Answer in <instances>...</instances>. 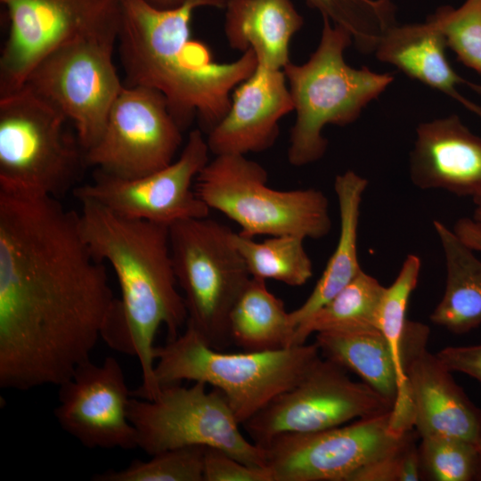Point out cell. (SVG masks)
Here are the masks:
<instances>
[{
  "label": "cell",
  "instance_id": "obj_1",
  "mask_svg": "<svg viewBox=\"0 0 481 481\" xmlns=\"http://www.w3.org/2000/svg\"><path fill=\"white\" fill-rule=\"evenodd\" d=\"M116 298L79 214L0 189V387L60 386L90 355Z\"/></svg>",
  "mask_w": 481,
  "mask_h": 481
},
{
  "label": "cell",
  "instance_id": "obj_2",
  "mask_svg": "<svg viewBox=\"0 0 481 481\" xmlns=\"http://www.w3.org/2000/svg\"><path fill=\"white\" fill-rule=\"evenodd\" d=\"M79 202L81 234L95 258L111 265L120 287L102 338L137 358L143 382L132 396L152 400L160 390L154 378L157 331L164 326L167 341L175 339L188 318L176 288L169 226L122 216L93 200Z\"/></svg>",
  "mask_w": 481,
  "mask_h": 481
},
{
  "label": "cell",
  "instance_id": "obj_3",
  "mask_svg": "<svg viewBox=\"0 0 481 481\" xmlns=\"http://www.w3.org/2000/svg\"><path fill=\"white\" fill-rule=\"evenodd\" d=\"M226 0H188L159 9L145 0H121L118 39L126 86L160 92L183 131L197 117L208 134L226 115L232 92L257 66L252 50L231 62H217L203 42L192 37L195 10L224 9Z\"/></svg>",
  "mask_w": 481,
  "mask_h": 481
},
{
  "label": "cell",
  "instance_id": "obj_4",
  "mask_svg": "<svg viewBox=\"0 0 481 481\" xmlns=\"http://www.w3.org/2000/svg\"><path fill=\"white\" fill-rule=\"evenodd\" d=\"M352 44V36L345 29L322 17L316 50L305 63L289 61L283 69L296 112L287 152L294 167L321 159L328 148L324 126L355 122L394 81L391 73L348 65L344 52Z\"/></svg>",
  "mask_w": 481,
  "mask_h": 481
},
{
  "label": "cell",
  "instance_id": "obj_5",
  "mask_svg": "<svg viewBox=\"0 0 481 481\" xmlns=\"http://www.w3.org/2000/svg\"><path fill=\"white\" fill-rule=\"evenodd\" d=\"M322 355L314 343L281 350L224 353L186 325L183 333L154 349L159 385L201 381L219 389L242 425L271 400L298 384Z\"/></svg>",
  "mask_w": 481,
  "mask_h": 481
},
{
  "label": "cell",
  "instance_id": "obj_6",
  "mask_svg": "<svg viewBox=\"0 0 481 481\" xmlns=\"http://www.w3.org/2000/svg\"><path fill=\"white\" fill-rule=\"evenodd\" d=\"M67 118L28 86L0 95V189L58 198L87 165Z\"/></svg>",
  "mask_w": 481,
  "mask_h": 481
},
{
  "label": "cell",
  "instance_id": "obj_7",
  "mask_svg": "<svg viewBox=\"0 0 481 481\" xmlns=\"http://www.w3.org/2000/svg\"><path fill=\"white\" fill-rule=\"evenodd\" d=\"M268 173L241 154L208 161L194 190L208 207L240 226L244 236L293 234L321 239L331 229L329 200L314 188L281 191L267 185Z\"/></svg>",
  "mask_w": 481,
  "mask_h": 481
},
{
  "label": "cell",
  "instance_id": "obj_8",
  "mask_svg": "<svg viewBox=\"0 0 481 481\" xmlns=\"http://www.w3.org/2000/svg\"><path fill=\"white\" fill-rule=\"evenodd\" d=\"M231 231L208 216L169 226L174 272L187 310L186 325L217 350L232 344L230 313L251 278L230 240Z\"/></svg>",
  "mask_w": 481,
  "mask_h": 481
},
{
  "label": "cell",
  "instance_id": "obj_9",
  "mask_svg": "<svg viewBox=\"0 0 481 481\" xmlns=\"http://www.w3.org/2000/svg\"><path fill=\"white\" fill-rule=\"evenodd\" d=\"M128 418L137 432L138 448L149 455L201 445L265 469L264 449L243 436L224 395L215 387L208 391L204 382L162 386L152 400L133 396Z\"/></svg>",
  "mask_w": 481,
  "mask_h": 481
},
{
  "label": "cell",
  "instance_id": "obj_10",
  "mask_svg": "<svg viewBox=\"0 0 481 481\" xmlns=\"http://www.w3.org/2000/svg\"><path fill=\"white\" fill-rule=\"evenodd\" d=\"M118 31L68 42L39 61L23 86L63 114L88 151L124 87L113 60Z\"/></svg>",
  "mask_w": 481,
  "mask_h": 481
},
{
  "label": "cell",
  "instance_id": "obj_11",
  "mask_svg": "<svg viewBox=\"0 0 481 481\" xmlns=\"http://www.w3.org/2000/svg\"><path fill=\"white\" fill-rule=\"evenodd\" d=\"M390 412L308 433H284L264 447L273 481H352L365 466L395 452L412 430L399 435Z\"/></svg>",
  "mask_w": 481,
  "mask_h": 481
},
{
  "label": "cell",
  "instance_id": "obj_12",
  "mask_svg": "<svg viewBox=\"0 0 481 481\" xmlns=\"http://www.w3.org/2000/svg\"><path fill=\"white\" fill-rule=\"evenodd\" d=\"M392 404L364 382L351 379L321 357L294 387L281 393L241 426L264 447L284 433L321 431L391 412Z\"/></svg>",
  "mask_w": 481,
  "mask_h": 481
},
{
  "label": "cell",
  "instance_id": "obj_13",
  "mask_svg": "<svg viewBox=\"0 0 481 481\" xmlns=\"http://www.w3.org/2000/svg\"><path fill=\"white\" fill-rule=\"evenodd\" d=\"M9 31L0 57V95L20 88L45 55L74 39L118 31L121 0H0Z\"/></svg>",
  "mask_w": 481,
  "mask_h": 481
},
{
  "label": "cell",
  "instance_id": "obj_14",
  "mask_svg": "<svg viewBox=\"0 0 481 481\" xmlns=\"http://www.w3.org/2000/svg\"><path fill=\"white\" fill-rule=\"evenodd\" d=\"M182 133L160 92L124 84L86 162L115 177L143 176L174 161Z\"/></svg>",
  "mask_w": 481,
  "mask_h": 481
},
{
  "label": "cell",
  "instance_id": "obj_15",
  "mask_svg": "<svg viewBox=\"0 0 481 481\" xmlns=\"http://www.w3.org/2000/svg\"><path fill=\"white\" fill-rule=\"evenodd\" d=\"M208 145L200 129L192 130L177 159L149 175L124 179L96 170L91 183L74 188L77 200L95 201L122 216L171 224L208 216L192 182L208 164Z\"/></svg>",
  "mask_w": 481,
  "mask_h": 481
},
{
  "label": "cell",
  "instance_id": "obj_16",
  "mask_svg": "<svg viewBox=\"0 0 481 481\" xmlns=\"http://www.w3.org/2000/svg\"><path fill=\"white\" fill-rule=\"evenodd\" d=\"M132 397L118 361L80 364L59 386L54 416L61 428L84 446L94 449L138 448L137 432L128 418Z\"/></svg>",
  "mask_w": 481,
  "mask_h": 481
},
{
  "label": "cell",
  "instance_id": "obj_17",
  "mask_svg": "<svg viewBox=\"0 0 481 481\" xmlns=\"http://www.w3.org/2000/svg\"><path fill=\"white\" fill-rule=\"evenodd\" d=\"M428 327L408 321L402 358L413 412V428L422 438L447 436L477 443L481 410L455 382L446 366L428 348Z\"/></svg>",
  "mask_w": 481,
  "mask_h": 481
},
{
  "label": "cell",
  "instance_id": "obj_18",
  "mask_svg": "<svg viewBox=\"0 0 481 481\" xmlns=\"http://www.w3.org/2000/svg\"><path fill=\"white\" fill-rule=\"evenodd\" d=\"M291 111L294 103L283 69L257 63L232 94L226 115L207 134L209 151L217 156L266 151L276 142L280 120Z\"/></svg>",
  "mask_w": 481,
  "mask_h": 481
},
{
  "label": "cell",
  "instance_id": "obj_19",
  "mask_svg": "<svg viewBox=\"0 0 481 481\" xmlns=\"http://www.w3.org/2000/svg\"><path fill=\"white\" fill-rule=\"evenodd\" d=\"M409 172L419 189L473 199L481 194V137L455 114L420 123Z\"/></svg>",
  "mask_w": 481,
  "mask_h": 481
},
{
  "label": "cell",
  "instance_id": "obj_20",
  "mask_svg": "<svg viewBox=\"0 0 481 481\" xmlns=\"http://www.w3.org/2000/svg\"><path fill=\"white\" fill-rule=\"evenodd\" d=\"M445 37L429 20L391 27L379 40L375 56L394 65L406 76L456 100L477 114L480 106L464 98L457 87L467 85L481 93V86L465 80L450 65L446 55Z\"/></svg>",
  "mask_w": 481,
  "mask_h": 481
},
{
  "label": "cell",
  "instance_id": "obj_21",
  "mask_svg": "<svg viewBox=\"0 0 481 481\" xmlns=\"http://www.w3.org/2000/svg\"><path fill=\"white\" fill-rule=\"evenodd\" d=\"M224 29L231 48L252 50L257 61L283 69L289 45L304 24L291 0H226Z\"/></svg>",
  "mask_w": 481,
  "mask_h": 481
},
{
  "label": "cell",
  "instance_id": "obj_22",
  "mask_svg": "<svg viewBox=\"0 0 481 481\" xmlns=\"http://www.w3.org/2000/svg\"><path fill=\"white\" fill-rule=\"evenodd\" d=\"M368 181L353 170L338 175L334 181L339 212L337 246L307 299L289 312L295 328L307 320L346 287L363 269L358 259L360 209Z\"/></svg>",
  "mask_w": 481,
  "mask_h": 481
},
{
  "label": "cell",
  "instance_id": "obj_23",
  "mask_svg": "<svg viewBox=\"0 0 481 481\" xmlns=\"http://www.w3.org/2000/svg\"><path fill=\"white\" fill-rule=\"evenodd\" d=\"M445 263V288L430 321L455 334L481 325V259L452 229L433 221Z\"/></svg>",
  "mask_w": 481,
  "mask_h": 481
},
{
  "label": "cell",
  "instance_id": "obj_24",
  "mask_svg": "<svg viewBox=\"0 0 481 481\" xmlns=\"http://www.w3.org/2000/svg\"><path fill=\"white\" fill-rule=\"evenodd\" d=\"M232 344L249 352L275 351L293 346L295 328L283 301L251 277L229 316Z\"/></svg>",
  "mask_w": 481,
  "mask_h": 481
},
{
  "label": "cell",
  "instance_id": "obj_25",
  "mask_svg": "<svg viewBox=\"0 0 481 481\" xmlns=\"http://www.w3.org/2000/svg\"><path fill=\"white\" fill-rule=\"evenodd\" d=\"M315 344L322 356L354 372L394 404L397 395L395 368L378 328L319 332Z\"/></svg>",
  "mask_w": 481,
  "mask_h": 481
},
{
  "label": "cell",
  "instance_id": "obj_26",
  "mask_svg": "<svg viewBox=\"0 0 481 481\" xmlns=\"http://www.w3.org/2000/svg\"><path fill=\"white\" fill-rule=\"evenodd\" d=\"M420 269V258L414 254L408 255L395 281L385 288L378 312V329L388 345L397 377V395L391 414L398 423H408L412 419V406L403 365L402 343L409 321V300L418 284Z\"/></svg>",
  "mask_w": 481,
  "mask_h": 481
},
{
  "label": "cell",
  "instance_id": "obj_27",
  "mask_svg": "<svg viewBox=\"0 0 481 481\" xmlns=\"http://www.w3.org/2000/svg\"><path fill=\"white\" fill-rule=\"evenodd\" d=\"M385 288L362 270L334 298L296 328L292 346L305 344L314 333L378 328V312Z\"/></svg>",
  "mask_w": 481,
  "mask_h": 481
},
{
  "label": "cell",
  "instance_id": "obj_28",
  "mask_svg": "<svg viewBox=\"0 0 481 481\" xmlns=\"http://www.w3.org/2000/svg\"><path fill=\"white\" fill-rule=\"evenodd\" d=\"M253 239L233 231L230 233V240L251 277L298 287L313 276V263L304 247L305 238L282 234L270 236L261 242Z\"/></svg>",
  "mask_w": 481,
  "mask_h": 481
},
{
  "label": "cell",
  "instance_id": "obj_29",
  "mask_svg": "<svg viewBox=\"0 0 481 481\" xmlns=\"http://www.w3.org/2000/svg\"><path fill=\"white\" fill-rule=\"evenodd\" d=\"M322 17L345 29L362 53H373L384 34L394 25L395 6L391 0H306Z\"/></svg>",
  "mask_w": 481,
  "mask_h": 481
},
{
  "label": "cell",
  "instance_id": "obj_30",
  "mask_svg": "<svg viewBox=\"0 0 481 481\" xmlns=\"http://www.w3.org/2000/svg\"><path fill=\"white\" fill-rule=\"evenodd\" d=\"M206 446L192 445L164 451L148 461L135 460L119 470L93 477L94 481H203Z\"/></svg>",
  "mask_w": 481,
  "mask_h": 481
},
{
  "label": "cell",
  "instance_id": "obj_31",
  "mask_svg": "<svg viewBox=\"0 0 481 481\" xmlns=\"http://www.w3.org/2000/svg\"><path fill=\"white\" fill-rule=\"evenodd\" d=\"M420 439L419 453L423 477L434 481L477 479L479 455L476 443L447 436Z\"/></svg>",
  "mask_w": 481,
  "mask_h": 481
},
{
  "label": "cell",
  "instance_id": "obj_32",
  "mask_svg": "<svg viewBox=\"0 0 481 481\" xmlns=\"http://www.w3.org/2000/svg\"><path fill=\"white\" fill-rule=\"evenodd\" d=\"M428 20L441 30L457 59L481 74V0L441 6Z\"/></svg>",
  "mask_w": 481,
  "mask_h": 481
},
{
  "label": "cell",
  "instance_id": "obj_33",
  "mask_svg": "<svg viewBox=\"0 0 481 481\" xmlns=\"http://www.w3.org/2000/svg\"><path fill=\"white\" fill-rule=\"evenodd\" d=\"M203 481H273L270 472L241 462L226 452L206 447Z\"/></svg>",
  "mask_w": 481,
  "mask_h": 481
},
{
  "label": "cell",
  "instance_id": "obj_34",
  "mask_svg": "<svg viewBox=\"0 0 481 481\" xmlns=\"http://www.w3.org/2000/svg\"><path fill=\"white\" fill-rule=\"evenodd\" d=\"M436 355L449 371L465 373L481 383V344L447 346Z\"/></svg>",
  "mask_w": 481,
  "mask_h": 481
},
{
  "label": "cell",
  "instance_id": "obj_35",
  "mask_svg": "<svg viewBox=\"0 0 481 481\" xmlns=\"http://www.w3.org/2000/svg\"><path fill=\"white\" fill-rule=\"evenodd\" d=\"M452 230L471 249L481 253V224L473 218H460Z\"/></svg>",
  "mask_w": 481,
  "mask_h": 481
},
{
  "label": "cell",
  "instance_id": "obj_36",
  "mask_svg": "<svg viewBox=\"0 0 481 481\" xmlns=\"http://www.w3.org/2000/svg\"><path fill=\"white\" fill-rule=\"evenodd\" d=\"M150 4L159 9H172L183 4L188 0H145Z\"/></svg>",
  "mask_w": 481,
  "mask_h": 481
},
{
  "label": "cell",
  "instance_id": "obj_37",
  "mask_svg": "<svg viewBox=\"0 0 481 481\" xmlns=\"http://www.w3.org/2000/svg\"><path fill=\"white\" fill-rule=\"evenodd\" d=\"M472 200L475 206L472 218L481 224V194Z\"/></svg>",
  "mask_w": 481,
  "mask_h": 481
},
{
  "label": "cell",
  "instance_id": "obj_38",
  "mask_svg": "<svg viewBox=\"0 0 481 481\" xmlns=\"http://www.w3.org/2000/svg\"><path fill=\"white\" fill-rule=\"evenodd\" d=\"M476 444H477L478 455H479V471H478L477 479L481 480V436H480V437L478 438V440H477V442Z\"/></svg>",
  "mask_w": 481,
  "mask_h": 481
},
{
  "label": "cell",
  "instance_id": "obj_39",
  "mask_svg": "<svg viewBox=\"0 0 481 481\" xmlns=\"http://www.w3.org/2000/svg\"><path fill=\"white\" fill-rule=\"evenodd\" d=\"M477 115L481 118V106Z\"/></svg>",
  "mask_w": 481,
  "mask_h": 481
}]
</instances>
